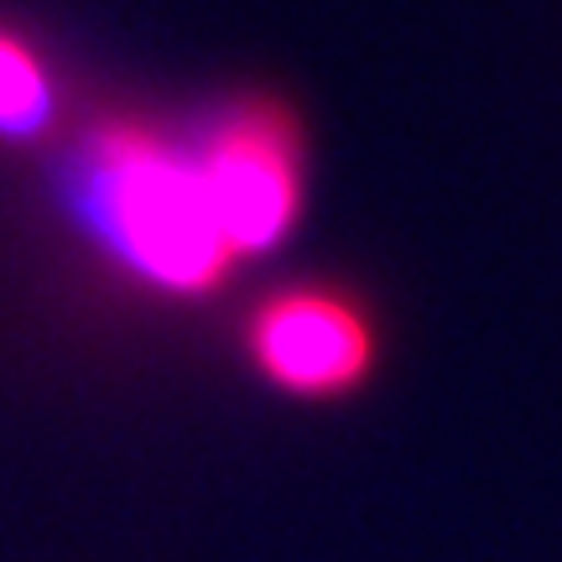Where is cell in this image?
<instances>
[{"instance_id":"1","label":"cell","mask_w":562,"mask_h":562,"mask_svg":"<svg viewBox=\"0 0 562 562\" xmlns=\"http://www.w3.org/2000/svg\"><path fill=\"white\" fill-rule=\"evenodd\" d=\"M83 224L131 277L199 297L229 277V245L209 214L199 161L140 121H104L79 161Z\"/></svg>"},{"instance_id":"3","label":"cell","mask_w":562,"mask_h":562,"mask_svg":"<svg viewBox=\"0 0 562 562\" xmlns=\"http://www.w3.org/2000/svg\"><path fill=\"white\" fill-rule=\"evenodd\" d=\"M245 355L266 385L302 402H334L370 381L381 339L360 302L328 286L266 297L245 323Z\"/></svg>"},{"instance_id":"2","label":"cell","mask_w":562,"mask_h":562,"mask_svg":"<svg viewBox=\"0 0 562 562\" xmlns=\"http://www.w3.org/2000/svg\"><path fill=\"white\" fill-rule=\"evenodd\" d=\"M209 214L229 256L277 250L302 209V131L277 100H240L203 131L193 146Z\"/></svg>"},{"instance_id":"4","label":"cell","mask_w":562,"mask_h":562,"mask_svg":"<svg viewBox=\"0 0 562 562\" xmlns=\"http://www.w3.org/2000/svg\"><path fill=\"white\" fill-rule=\"evenodd\" d=\"M53 115L47 63L21 37L0 32V136H37Z\"/></svg>"}]
</instances>
